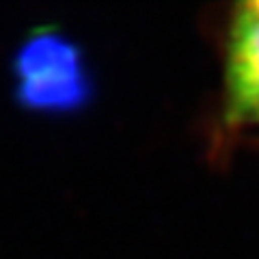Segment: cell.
I'll use <instances>...</instances> for the list:
<instances>
[{
	"mask_svg": "<svg viewBox=\"0 0 259 259\" xmlns=\"http://www.w3.org/2000/svg\"><path fill=\"white\" fill-rule=\"evenodd\" d=\"M18 97L35 108H65L84 91L78 54L52 32L30 37L15 56Z\"/></svg>",
	"mask_w": 259,
	"mask_h": 259,
	"instance_id": "6da1fadb",
	"label": "cell"
},
{
	"mask_svg": "<svg viewBox=\"0 0 259 259\" xmlns=\"http://www.w3.org/2000/svg\"><path fill=\"white\" fill-rule=\"evenodd\" d=\"M225 91L229 123H259V15L246 5L231 20Z\"/></svg>",
	"mask_w": 259,
	"mask_h": 259,
	"instance_id": "7a4b0ae2",
	"label": "cell"
},
{
	"mask_svg": "<svg viewBox=\"0 0 259 259\" xmlns=\"http://www.w3.org/2000/svg\"><path fill=\"white\" fill-rule=\"evenodd\" d=\"M246 7H248V9L253 11V13L259 15V0H255V3H246Z\"/></svg>",
	"mask_w": 259,
	"mask_h": 259,
	"instance_id": "3957f363",
	"label": "cell"
}]
</instances>
